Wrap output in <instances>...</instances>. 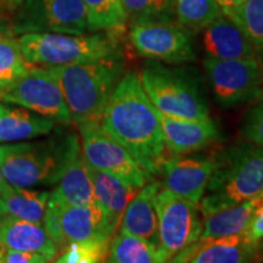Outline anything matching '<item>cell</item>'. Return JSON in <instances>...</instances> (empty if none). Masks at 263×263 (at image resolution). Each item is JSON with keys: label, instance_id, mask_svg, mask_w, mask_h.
Listing matches in <instances>:
<instances>
[{"label": "cell", "instance_id": "6da1fadb", "mask_svg": "<svg viewBox=\"0 0 263 263\" xmlns=\"http://www.w3.org/2000/svg\"><path fill=\"white\" fill-rule=\"evenodd\" d=\"M100 126L120 141L151 178L167 156L160 114L141 85L139 74L126 71L115 88Z\"/></svg>", "mask_w": 263, "mask_h": 263}, {"label": "cell", "instance_id": "7a4b0ae2", "mask_svg": "<svg viewBox=\"0 0 263 263\" xmlns=\"http://www.w3.org/2000/svg\"><path fill=\"white\" fill-rule=\"evenodd\" d=\"M49 67L60 84L71 123L76 127L100 124L111 95L124 73L122 57Z\"/></svg>", "mask_w": 263, "mask_h": 263}, {"label": "cell", "instance_id": "3957f363", "mask_svg": "<svg viewBox=\"0 0 263 263\" xmlns=\"http://www.w3.org/2000/svg\"><path fill=\"white\" fill-rule=\"evenodd\" d=\"M81 141L74 133L57 134L41 141L0 145V164L9 184L16 188L54 185Z\"/></svg>", "mask_w": 263, "mask_h": 263}, {"label": "cell", "instance_id": "277c9868", "mask_svg": "<svg viewBox=\"0 0 263 263\" xmlns=\"http://www.w3.org/2000/svg\"><path fill=\"white\" fill-rule=\"evenodd\" d=\"M218 155V163L199 202L202 217L263 193V146L248 141Z\"/></svg>", "mask_w": 263, "mask_h": 263}, {"label": "cell", "instance_id": "5b68a950", "mask_svg": "<svg viewBox=\"0 0 263 263\" xmlns=\"http://www.w3.org/2000/svg\"><path fill=\"white\" fill-rule=\"evenodd\" d=\"M139 78L144 90L160 112L199 120L210 116V104L199 71L194 67H170L147 60Z\"/></svg>", "mask_w": 263, "mask_h": 263}, {"label": "cell", "instance_id": "8992f818", "mask_svg": "<svg viewBox=\"0 0 263 263\" xmlns=\"http://www.w3.org/2000/svg\"><path fill=\"white\" fill-rule=\"evenodd\" d=\"M111 33H26L18 42L26 61L32 66H62L122 57L118 41Z\"/></svg>", "mask_w": 263, "mask_h": 263}, {"label": "cell", "instance_id": "52a82bcc", "mask_svg": "<svg viewBox=\"0 0 263 263\" xmlns=\"http://www.w3.org/2000/svg\"><path fill=\"white\" fill-rule=\"evenodd\" d=\"M202 65L213 98L223 107L254 101L263 91V61L259 57L230 60L206 57Z\"/></svg>", "mask_w": 263, "mask_h": 263}, {"label": "cell", "instance_id": "ba28073f", "mask_svg": "<svg viewBox=\"0 0 263 263\" xmlns=\"http://www.w3.org/2000/svg\"><path fill=\"white\" fill-rule=\"evenodd\" d=\"M43 226L58 246L59 254L72 242L112 239L115 235L103 210L97 203L68 205L51 193L45 207Z\"/></svg>", "mask_w": 263, "mask_h": 263}, {"label": "cell", "instance_id": "9c48e42d", "mask_svg": "<svg viewBox=\"0 0 263 263\" xmlns=\"http://www.w3.org/2000/svg\"><path fill=\"white\" fill-rule=\"evenodd\" d=\"M159 221V255L162 262H170L197 239L202 233L199 205L161 186L155 196Z\"/></svg>", "mask_w": 263, "mask_h": 263}, {"label": "cell", "instance_id": "30bf717a", "mask_svg": "<svg viewBox=\"0 0 263 263\" xmlns=\"http://www.w3.org/2000/svg\"><path fill=\"white\" fill-rule=\"evenodd\" d=\"M88 17L82 0H24L11 26L14 35L26 33L84 34Z\"/></svg>", "mask_w": 263, "mask_h": 263}, {"label": "cell", "instance_id": "8fae6325", "mask_svg": "<svg viewBox=\"0 0 263 263\" xmlns=\"http://www.w3.org/2000/svg\"><path fill=\"white\" fill-rule=\"evenodd\" d=\"M193 34L178 22H147L129 26V41L137 55L168 65L196 60Z\"/></svg>", "mask_w": 263, "mask_h": 263}, {"label": "cell", "instance_id": "7c38bea8", "mask_svg": "<svg viewBox=\"0 0 263 263\" xmlns=\"http://www.w3.org/2000/svg\"><path fill=\"white\" fill-rule=\"evenodd\" d=\"M77 129L81 134L82 153L90 166L112 174L138 190L147 180L154 179L100 124H80Z\"/></svg>", "mask_w": 263, "mask_h": 263}, {"label": "cell", "instance_id": "4fadbf2b", "mask_svg": "<svg viewBox=\"0 0 263 263\" xmlns=\"http://www.w3.org/2000/svg\"><path fill=\"white\" fill-rule=\"evenodd\" d=\"M0 101L20 105L65 126L71 123V115L60 84L49 66H33L18 83L0 91Z\"/></svg>", "mask_w": 263, "mask_h": 263}, {"label": "cell", "instance_id": "5bb4252c", "mask_svg": "<svg viewBox=\"0 0 263 263\" xmlns=\"http://www.w3.org/2000/svg\"><path fill=\"white\" fill-rule=\"evenodd\" d=\"M218 163V155H171L161 164L162 186L199 205Z\"/></svg>", "mask_w": 263, "mask_h": 263}, {"label": "cell", "instance_id": "9a60e30c", "mask_svg": "<svg viewBox=\"0 0 263 263\" xmlns=\"http://www.w3.org/2000/svg\"><path fill=\"white\" fill-rule=\"evenodd\" d=\"M259 242L245 233L222 238L197 239L178 252L170 262L173 263H245L258 257Z\"/></svg>", "mask_w": 263, "mask_h": 263}, {"label": "cell", "instance_id": "2e32d148", "mask_svg": "<svg viewBox=\"0 0 263 263\" xmlns=\"http://www.w3.org/2000/svg\"><path fill=\"white\" fill-rule=\"evenodd\" d=\"M160 123L166 149L172 155L192 154L210 146L218 139L219 130L211 118L173 117L160 112Z\"/></svg>", "mask_w": 263, "mask_h": 263}, {"label": "cell", "instance_id": "e0dca14e", "mask_svg": "<svg viewBox=\"0 0 263 263\" xmlns=\"http://www.w3.org/2000/svg\"><path fill=\"white\" fill-rule=\"evenodd\" d=\"M162 183L151 179L138 190L128 203L121 219V232L144 239L159 249V221L155 209V196Z\"/></svg>", "mask_w": 263, "mask_h": 263}, {"label": "cell", "instance_id": "ac0fdd59", "mask_svg": "<svg viewBox=\"0 0 263 263\" xmlns=\"http://www.w3.org/2000/svg\"><path fill=\"white\" fill-rule=\"evenodd\" d=\"M202 44L206 57L218 60L259 57L241 29L223 12L203 29Z\"/></svg>", "mask_w": 263, "mask_h": 263}, {"label": "cell", "instance_id": "d6986e66", "mask_svg": "<svg viewBox=\"0 0 263 263\" xmlns=\"http://www.w3.org/2000/svg\"><path fill=\"white\" fill-rule=\"evenodd\" d=\"M0 248L41 254L54 261L59 249L44 226L6 213L0 217Z\"/></svg>", "mask_w": 263, "mask_h": 263}, {"label": "cell", "instance_id": "ffe728a7", "mask_svg": "<svg viewBox=\"0 0 263 263\" xmlns=\"http://www.w3.org/2000/svg\"><path fill=\"white\" fill-rule=\"evenodd\" d=\"M87 164L93 183L95 203L103 210L108 227L114 234H116L124 210L137 194L138 189L112 174L95 168L88 162Z\"/></svg>", "mask_w": 263, "mask_h": 263}, {"label": "cell", "instance_id": "44dd1931", "mask_svg": "<svg viewBox=\"0 0 263 263\" xmlns=\"http://www.w3.org/2000/svg\"><path fill=\"white\" fill-rule=\"evenodd\" d=\"M57 123L52 118L26 107H11L0 101V144L47 136Z\"/></svg>", "mask_w": 263, "mask_h": 263}, {"label": "cell", "instance_id": "7402d4cb", "mask_svg": "<svg viewBox=\"0 0 263 263\" xmlns=\"http://www.w3.org/2000/svg\"><path fill=\"white\" fill-rule=\"evenodd\" d=\"M57 184L51 194L62 202L80 206L95 203L93 183L81 146L71 156Z\"/></svg>", "mask_w": 263, "mask_h": 263}, {"label": "cell", "instance_id": "603a6c76", "mask_svg": "<svg viewBox=\"0 0 263 263\" xmlns=\"http://www.w3.org/2000/svg\"><path fill=\"white\" fill-rule=\"evenodd\" d=\"M262 197L263 193L248 201L218 210L203 217L200 239L222 238L245 233L251 221L252 213L261 202Z\"/></svg>", "mask_w": 263, "mask_h": 263}, {"label": "cell", "instance_id": "cb8c5ba5", "mask_svg": "<svg viewBox=\"0 0 263 263\" xmlns=\"http://www.w3.org/2000/svg\"><path fill=\"white\" fill-rule=\"evenodd\" d=\"M33 66L26 61L14 34L0 32V91L9 89L29 73Z\"/></svg>", "mask_w": 263, "mask_h": 263}, {"label": "cell", "instance_id": "d4e9b609", "mask_svg": "<svg viewBox=\"0 0 263 263\" xmlns=\"http://www.w3.org/2000/svg\"><path fill=\"white\" fill-rule=\"evenodd\" d=\"M49 196L50 192H39V190L12 186L2 197L5 202L6 211L10 215L24 221L43 224Z\"/></svg>", "mask_w": 263, "mask_h": 263}, {"label": "cell", "instance_id": "484cf974", "mask_svg": "<svg viewBox=\"0 0 263 263\" xmlns=\"http://www.w3.org/2000/svg\"><path fill=\"white\" fill-rule=\"evenodd\" d=\"M110 263H161L159 249L146 240L120 233L111 240Z\"/></svg>", "mask_w": 263, "mask_h": 263}, {"label": "cell", "instance_id": "4316f807", "mask_svg": "<svg viewBox=\"0 0 263 263\" xmlns=\"http://www.w3.org/2000/svg\"><path fill=\"white\" fill-rule=\"evenodd\" d=\"M88 17V32H118L127 24L121 0H82Z\"/></svg>", "mask_w": 263, "mask_h": 263}, {"label": "cell", "instance_id": "83f0119b", "mask_svg": "<svg viewBox=\"0 0 263 263\" xmlns=\"http://www.w3.org/2000/svg\"><path fill=\"white\" fill-rule=\"evenodd\" d=\"M174 11L177 22L192 33L203 31L222 14L216 0H174Z\"/></svg>", "mask_w": 263, "mask_h": 263}, {"label": "cell", "instance_id": "f1b7e54d", "mask_svg": "<svg viewBox=\"0 0 263 263\" xmlns=\"http://www.w3.org/2000/svg\"><path fill=\"white\" fill-rule=\"evenodd\" d=\"M130 24L177 22L174 0H121Z\"/></svg>", "mask_w": 263, "mask_h": 263}, {"label": "cell", "instance_id": "f546056e", "mask_svg": "<svg viewBox=\"0 0 263 263\" xmlns=\"http://www.w3.org/2000/svg\"><path fill=\"white\" fill-rule=\"evenodd\" d=\"M224 15L235 22L258 52H263V0H246Z\"/></svg>", "mask_w": 263, "mask_h": 263}, {"label": "cell", "instance_id": "4dcf8cb0", "mask_svg": "<svg viewBox=\"0 0 263 263\" xmlns=\"http://www.w3.org/2000/svg\"><path fill=\"white\" fill-rule=\"evenodd\" d=\"M112 239H94L72 242L54 259L58 263H99L106 262Z\"/></svg>", "mask_w": 263, "mask_h": 263}, {"label": "cell", "instance_id": "1f68e13d", "mask_svg": "<svg viewBox=\"0 0 263 263\" xmlns=\"http://www.w3.org/2000/svg\"><path fill=\"white\" fill-rule=\"evenodd\" d=\"M248 108L242 118L241 134L250 143L263 146V91Z\"/></svg>", "mask_w": 263, "mask_h": 263}, {"label": "cell", "instance_id": "d6a6232c", "mask_svg": "<svg viewBox=\"0 0 263 263\" xmlns=\"http://www.w3.org/2000/svg\"><path fill=\"white\" fill-rule=\"evenodd\" d=\"M50 259L41 254L0 248V263H45Z\"/></svg>", "mask_w": 263, "mask_h": 263}, {"label": "cell", "instance_id": "836d02e7", "mask_svg": "<svg viewBox=\"0 0 263 263\" xmlns=\"http://www.w3.org/2000/svg\"><path fill=\"white\" fill-rule=\"evenodd\" d=\"M245 234L256 242H259L263 239V197L252 213L251 221H250Z\"/></svg>", "mask_w": 263, "mask_h": 263}, {"label": "cell", "instance_id": "e575fe53", "mask_svg": "<svg viewBox=\"0 0 263 263\" xmlns=\"http://www.w3.org/2000/svg\"><path fill=\"white\" fill-rule=\"evenodd\" d=\"M244 2H246V0H216V3L218 4L219 9H221L223 14L230 11V10L238 8V6L241 5Z\"/></svg>", "mask_w": 263, "mask_h": 263}, {"label": "cell", "instance_id": "d590c367", "mask_svg": "<svg viewBox=\"0 0 263 263\" xmlns=\"http://www.w3.org/2000/svg\"><path fill=\"white\" fill-rule=\"evenodd\" d=\"M11 188H12V185L11 184H9L8 180H6L4 173H3L2 164H0V195L4 196L5 194L8 193Z\"/></svg>", "mask_w": 263, "mask_h": 263}, {"label": "cell", "instance_id": "8d00e7d4", "mask_svg": "<svg viewBox=\"0 0 263 263\" xmlns=\"http://www.w3.org/2000/svg\"><path fill=\"white\" fill-rule=\"evenodd\" d=\"M6 213H8V211H6L5 202H4V200H3L2 195H0V217L4 216V215H6Z\"/></svg>", "mask_w": 263, "mask_h": 263}, {"label": "cell", "instance_id": "74e56055", "mask_svg": "<svg viewBox=\"0 0 263 263\" xmlns=\"http://www.w3.org/2000/svg\"><path fill=\"white\" fill-rule=\"evenodd\" d=\"M24 0H0V3H6V4H12V5H21V3Z\"/></svg>", "mask_w": 263, "mask_h": 263}, {"label": "cell", "instance_id": "f35d334b", "mask_svg": "<svg viewBox=\"0 0 263 263\" xmlns=\"http://www.w3.org/2000/svg\"><path fill=\"white\" fill-rule=\"evenodd\" d=\"M258 257L262 258L263 261V239L259 241V246H258Z\"/></svg>", "mask_w": 263, "mask_h": 263}]
</instances>
